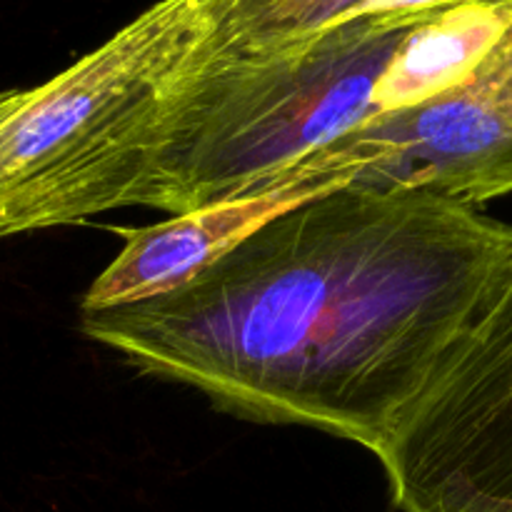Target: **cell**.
Returning a JSON list of instances; mask_svg holds the SVG:
<instances>
[{"label":"cell","mask_w":512,"mask_h":512,"mask_svg":"<svg viewBox=\"0 0 512 512\" xmlns=\"http://www.w3.org/2000/svg\"><path fill=\"white\" fill-rule=\"evenodd\" d=\"M460 3H473V0H365L358 8L350 10L343 20L363 18V15H428Z\"/></svg>","instance_id":"ba28073f"},{"label":"cell","mask_w":512,"mask_h":512,"mask_svg":"<svg viewBox=\"0 0 512 512\" xmlns=\"http://www.w3.org/2000/svg\"><path fill=\"white\" fill-rule=\"evenodd\" d=\"M205 0H158L58 75L0 93V238L148 203Z\"/></svg>","instance_id":"3957f363"},{"label":"cell","mask_w":512,"mask_h":512,"mask_svg":"<svg viewBox=\"0 0 512 512\" xmlns=\"http://www.w3.org/2000/svg\"><path fill=\"white\" fill-rule=\"evenodd\" d=\"M343 188H350V180L295 178L265 193L173 215L150 228L115 230L125 240L123 250L85 290L80 313L125 308L175 293L280 215Z\"/></svg>","instance_id":"5b68a950"},{"label":"cell","mask_w":512,"mask_h":512,"mask_svg":"<svg viewBox=\"0 0 512 512\" xmlns=\"http://www.w3.org/2000/svg\"><path fill=\"white\" fill-rule=\"evenodd\" d=\"M428 15H363L258 55H205L198 45L145 205L183 215L295 178L353 185L373 153L350 133L378 115L375 83Z\"/></svg>","instance_id":"7a4b0ae2"},{"label":"cell","mask_w":512,"mask_h":512,"mask_svg":"<svg viewBox=\"0 0 512 512\" xmlns=\"http://www.w3.org/2000/svg\"><path fill=\"white\" fill-rule=\"evenodd\" d=\"M512 263V225L423 190H335L85 338L215 408L378 453Z\"/></svg>","instance_id":"6da1fadb"},{"label":"cell","mask_w":512,"mask_h":512,"mask_svg":"<svg viewBox=\"0 0 512 512\" xmlns=\"http://www.w3.org/2000/svg\"><path fill=\"white\" fill-rule=\"evenodd\" d=\"M375 458L400 512H512V263Z\"/></svg>","instance_id":"277c9868"},{"label":"cell","mask_w":512,"mask_h":512,"mask_svg":"<svg viewBox=\"0 0 512 512\" xmlns=\"http://www.w3.org/2000/svg\"><path fill=\"white\" fill-rule=\"evenodd\" d=\"M365 0H205V55H258L343 20Z\"/></svg>","instance_id":"52a82bcc"},{"label":"cell","mask_w":512,"mask_h":512,"mask_svg":"<svg viewBox=\"0 0 512 512\" xmlns=\"http://www.w3.org/2000/svg\"><path fill=\"white\" fill-rule=\"evenodd\" d=\"M512 28L510 0H473L415 25L373 90L378 115L418 108L463 85Z\"/></svg>","instance_id":"8992f818"}]
</instances>
